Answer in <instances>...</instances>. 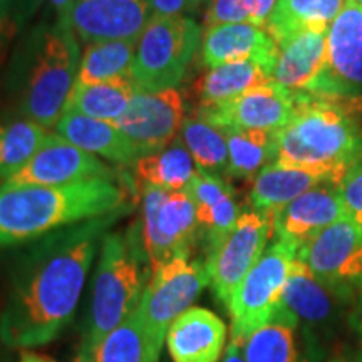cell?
<instances>
[{
  "label": "cell",
  "mask_w": 362,
  "mask_h": 362,
  "mask_svg": "<svg viewBox=\"0 0 362 362\" xmlns=\"http://www.w3.org/2000/svg\"><path fill=\"white\" fill-rule=\"evenodd\" d=\"M274 232L272 215L257 210L242 211L237 223L210 247L206 270L220 302L228 307L235 291L267 250Z\"/></svg>",
  "instance_id": "30bf717a"
},
{
  "label": "cell",
  "mask_w": 362,
  "mask_h": 362,
  "mask_svg": "<svg viewBox=\"0 0 362 362\" xmlns=\"http://www.w3.org/2000/svg\"><path fill=\"white\" fill-rule=\"evenodd\" d=\"M51 134L47 128L25 117L0 123V183L24 168Z\"/></svg>",
  "instance_id": "4dcf8cb0"
},
{
  "label": "cell",
  "mask_w": 362,
  "mask_h": 362,
  "mask_svg": "<svg viewBox=\"0 0 362 362\" xmlns=\"http://www.w3.org/2000/svg\"><path fill=\"white\" fill-rule=\"evenodd\" d=\"M79 64V44L71 25L56 21L33 27L8 71V90L22 117L56 128L78 83Z\"/></svg>",
  "instance_id": "277c9868"
},
{
  "label": "cell",
  "mask_w": 362,
  "mask_h": 362,
  "mask_svg": "<svg viewBox=\"0 0 362 362\" xmlns=\"http://www.w3.org/2000/svg\"><path fill=\"white\" fill-rule=\"evenodd\" d=\"M354 324L359 329L361 336H362V291H361V297H359V304H357L356 314H354Z\"/></svg>",
  "instance_id": "b9f144b4"
},
{
  "label": "cell",
  "mask_w": 362,
  "mask_h": 362,
  "mask_svg": "<svg viewBox=\"0 0 362 362\" xmlns=\"http://www.w3.org/2000/svg\"><path fill=\"white\" fill-rule=\"evenodd\" d=\"M124 214L66 226L21 253L0 314V339L7 347L44 346L67 327L104 235Z\"/></svg>",
  "instance_id": "6da1fadb"
},
{
  "label": "cell",
  "mask_w": 362,
  "mask_h": 362,
  "mask_svg": "<svg viewBox=\"0 0 362 362\" xmlns=\"http://www.w3.org/2000/svg\"><path fill=\"white\" fill-rule=\"evenodd\" d=\"M327 61V33L302 30L277 44L272 81L293 94L309 93Z\"/></svg>",
  "instance_id": "44dd1931"
},
{
  "label": "cell",
  "mask_w": 362,
  "mask_h": 362,
  "mask_svg": "<svg viewBox=\"0 0 362 362\" xmlns=\"http://www.w3.org/2000/svg\"><path fill=\"white\" fill-rule=\"evenodd\" d=\"M21 362H54V361L45 359V357H42V356L30 354V352H27V354L22 356V361Z\"/></svg>",
  "instance_id": "7bdbcfd3"
},
{
  "label": "cell",
  "mask_w": 362,
  "mask_h": 362,
  "mask_svg": "<svg viewBox=\"0 0 362 362\" xmlns=\"http://www.w3.org/2000/svg\"><path fill=\"white\" fill-rule=\"evenodd\" d=\"M54 129L56 134L74 146L94 156H103L116 165L129 166L139 160L138 151L115 123L93 119L76 112H64Z\"/></svg>",
  "instance_id": "7402d4cb"
},
{
  "label": "cell",
  "mask_w": 362,
  "mask_h": 362,
  "mask_svg": "<svg viewBox=\"0 0 362 362\" xmlns=\"http://www.w3.org/2000/svg\"><path fill=\"white\" fill-rule=\"evenodd\" d=\"M298 320L279 305L267 322L242 344L247 362H300L296 339Z\"/></svg>",
  "instance_id": "4316f807"
},
{
  "label": "cell",
  "mask_w": 362,
  "mask_h": 362,
  "mask_svg": "<svg viewBox=\"0 0 362 362\" xmlns=\"http://www.w3.org/2000/svg\"><path fill=\"white\" fill-rule=\"evenodd\" d=\"M344 216L339 183L327 181L275 210L272 226L277 240L296 243L300 248L307 240Z\"/></svg>",
  "instance_id": "e0dca14e"
},
{
  "label": "cell",
  "mask_w": 362,
  "mask_h": 362,
  "mask_svg": "<svg viewBox=\"0 0 362 362\" xmlns=\"http://www.w3.org/2000/svg\"><path fill=\"white\" fill-rule=\"evenodd\" d=\"M99 178L116 180V173L98 156L51 134L33 160L0 187H61Z\"/></svg>",
  "instance_id": "5bb4252c"
},
{
  "label": "cell",
  "mask_w": 362,
  "mask_h": 362,
  "mask_svg": "<svg viewBox=\"0 0 362 362\" xmlns=\"http://www.w3.org/2000/svg\"><path fill=\"white\" fill-rule=\"evenodd\" d=\"M346 0H279L264 29L275 44L302 30L327 33Z\"/></svg>",
  "instance_id": "d4e9b609"
},
{
  "label": "cell",
  "mask_w": 362,
  "mask_h": 362,
  "mask_svg": "<svg viewBox=\"0 0 362 362\" xmlns=\"http://www.w3.org/2000/svg\"><path fill=\"white\" fill-rule=\"evenodd\" d=\"M279 0H253V12H252V21L250 24L262 27L264 29L267 21L274 12L275 6H277Z\"/></svg>",
  "instance_id": "f35d334b"
},
{
  "label": "cell",
  "mask_w": 362,
  "mask_h": 362,
  "mask_svg": "<svg viewBox=\"0 0 362 362\" xmlns=\"http://www.w3.org/2000/svg\"><path fill=\"white\" fill-rule=\"evenodd\" d=\"M203 2L205 0H146V6L151 19H155V17H188V13L197 11Z\"/></svg>",
  "instance_id": "74e56055"
},
{
  "label": "cell",
  "mask_w": 362,
  "mask_h": 362,
  "mask_svg": "<svg viewBox=\"0 0 362 362\" xmlns=\"http://www.w3.org/2000/svg\"><path fill=\"white\" fill-rule=\"evenodd\" d=\"M310 94L362 98V6L346 0L327 30V61Z\"/></svg>",
  "instance_id": "4fadbf2b"
},
{
  "label": "cell",
  "mask_w": 362,
  "mask_h": 362,
  "mask_svg": "<svg viewBox=\"0 0 362 362\" xmlns=\"http://www.w3.org/2000/svg\"><path fill=\"white\" fill-rule=\"evenodd\" d=\"M136 93L131 78H119L98 84L76 83L64 112L93 117V119L115 123L128 110Z\"/></svg>",
  "instance_id": "83f0119b"
},
{
  "label": "cell",
  "mask_w": 362,
  "mask_h": 362,
  "mask_svg": "<svg viewBox=\"0 0 362 362\" xmlns=\"http://www.w3.org/2000/svg\"><path fill=\"white\" fill-rule=\"evenodd\" d=\"M351 297L352 293L322 282L304 262L296 259L288 270L280 305L298 322L320 325L330 322Z\"/></svg>",
  "instance_id": "d6986e66"
},
{
  "label": "cell",
  "mask_w": 362,
  "mask_h": 362,
  "mask_svg": "<svg viewBox=\"0 0 362 362\" xmlns=\"http://www.w3.org/2000/svg\"><path fill=\"white\" fill-rule=\"evenodd\" d=\"M296 243L277 240L264 252L242 280L228 304L232 317V341L242 346L247 337L262 327L282 300L288 270L297 259Z\"/></svg>",
  "instance_id": "ba28073f"
},
{
  "label": "cell",
  "mask_w": 362,
  "mask_h": 362,
  "mask_svg": "<svg viewBox=\"0 0 362 362\" xmlns=\"http://www.w3.org/2000/svg\"><path fill=\"white\" fill-rule=\"evenodd\" d=\"M297 259L327 285L349 293L362 291V228L346 216L307 240Z\"/></svg>",
  "instance_id": "8fae6325"
},
{
  "label": "cell",
  "mask_w": 362,
  "mask_h": 362,
  "mask_svg": "<svg viewBox=\"0 0 362 362\" xmlns=\"http://www.w3.org/2000/svg\"><path fill=\"white\" fill-rule=\"evenodd\" d=\"M296 94L272 81L270 84L247 90L242 96L214 110L198 112L221 129H250L277 133L292 119Z\"/></svg>",
  "instance_id": "9a60e30c"
},
{
  "label": "cell",
  "mask_w": 362,
  "mask_h": 362,
  "mask_svg": "<svg viewBox=\"0 0 362 362\" xmlns=\"http://www.w3.org/2000/svg\"><path fill=\"white\" fill-rule=\"evenodd\" d=\"M187 193L192 197L197 211L208 210V208L235 197L233 188L220 175L206 173L202 170H198L194 178L189 181Z\"/></svg>",
  "instance_id": "e575fe53"
},
{
  "label": "cell",
  "mask_w": 362,
  "mask_h": 362,
  "mask_svg": "<svg viewBox=\"0 0 362 362\" xmlns=\"http://www.w3.org/2000/svg\"><path fill=\"white\" fill-rule=\"evenodd\" d=\"M185 117V101L178 89H136L128 110L115 126L143 158L170 146L178 138Z\"/></svg>",
  "instance_id": "7c38bea8"
},
{
  "label": "cell",
  "mask_w": 362,
  "mask_h": 362,
  "mask_svg": "<svg viewBox=\"0 0 362 362\" xmlns=\"http://www.w3.org/2000/svg\"><path fill=\"white\" fill-rule=\"evenodd\" d=\"M117 211H128V193L115 180L0 187V247L35 242L66 226Z\"/></svg>",
  "instance_id": "3957f363"
},
{
  "label": "cell",
  "mask_w": 362,
  "mask_h": 362,
  "mask_svg": "<svg viewBox=\"0 0 362 362\" xmlns=\"http://www.w3.org/2000/svg\"><path fill=\"white\" fill-rule=\"evenodd\" d=\"M248 59L260 62L270 74L274 72L277 44L265 29L248 22L205 29L202 39V62L208 69Z\"/></svg>",
  "instance_id": "ac0fdd59"
},
{
  "label": "cell",
  "mask_w": 362,
  "mask_h": 362,
  "mask_svg": "<svg viewBox=\"0 0 362 362\" xmlns=\"http://www.w3.org/2000/svg\"><path fill=\"white\" fill-rule=\"evenodd\" d=\"M208 284L210 275L206 264L189 260V257H175L153 272L144 288L138 314L146 332L149 349L156 361H160L170 325L183 312L192 309V304Z\"/></svg>",
  "instance_id": "52a82bcc"
},
{
  "label": "cell",
  "mask_w": 362,
  "mask_h": 362,
  "mask_svg": "<svg viewBox=\"0 0 362 362\" xmlns=\"http://www.w3.org/2000/svg\"><path fill=\"white\" fill-rule=\"evenodd\" d=\"M223 362H247L245 357H243L242 347L237 346V344L230 342L228 349H226V354H225Z\"/></svg>",
  "instance_id": "60d3db41"
},
{
  "label": "cell",
  "mask_w": 362,
  "mask_h": 362,
  "mask_svg": "<svg viewBox=\"0 0 362 362\" xmlns=\"http://www.w3.org/2000/svg\"><path fill=\"white\" fill-rule=\"evenodd\" d=\"M272 74L260 62L235 61L208 69L198 84L200 111L214 110L221 104L242 96L247 90L270 84Z\"/></svg>",
  "instance_id": "cb8c5ba5"
},
{
  "label": "cell",
  "mask_w": 362,
  "mask_h": 362,
  "mask_svg": "<svg viewBox=\"0 0 362 362\" xmlns=\"http://www.w3.org/2000/svg\"><path fill=\"white\" fill-rule=\"evenodd\" d=\"M228 143L226 175L233 178L257 176L270 161H275V134L265 131L223 129Z\"/></svg>",
  "instance_id": "1f68e13d"
},
{
  "label": "cell",
  "mask_w": 362,
  "mask_h": 362,
  "mask_svg": "<svg viewBox=\"0 0 362 362\" xmlns=\"http://www.w3.org/2000/svg\"><path fill=\"white\" fill-rule=\"evenodd\" d=\"M226 341V325L202 307L183 312L166 332V347L173 362H218Z\"/></svg>",
  "instance_id": "ffe728a7"
},
{
  "label": "cell",
  "mask_w": 362,
  "mask_h": 362,
  "mask_svg": "<svg viewBox=\"0 0 362 362\" xmlns=\"http://www.w3.org/2000/svg\"><path fill=\"white\" fill-rule=\"evenodd\" d=\"M329 362H362V357H337Z\"/></svg>",
  "instance_id": "ee69618b"
},
{
  "label": "cell",
  "mask_w": 362,
  "mask_h": 362,
  "mask_svg": "<svg viewBox=\"0 0 362 362\" xmlns=\"http://www.w3.org/2000/svg\"><path fill=\"white\" fill-rule=\"evenodd\" d=\"M180 138L192 155L198 170L206 173H226L228 143L225 131L203 117L200 112L185 117Z\"/></svg>",
  "instance_id": "f546056e"
},
{
  "label": "cell",
  "mask_w": 362,
  "mask_h": 362,
  "mask_svg": "<svg viewBox=\"0 0 362 362\" xmlns=\"http://www.w3.org/2000/svg\"><path fill=\"white\" fill-rule=\"evenodd\" d=\"M51 2V6L54 8V12H56L59 22H62V24H69V17H71V12H72V7L76 6V2L78 0H49Z\"/></svg>",
  "instance_id": "ab89813d"
},
{
  "label": "cell",
  "mask_w": 362,
  "mask_h": 362,
  "mask_svg": "<svg viewBox=\"0 0 362 362\" xmlns=\"http://www.w3.org/2000/svg\"><path fill=\"white\" fill-rule=\"evenodd\" d=\"M198 228L197 206L187 189L143 188L141 242L151 274L175 257H189Z\"/></svg>",
  "instance_id": "9c48e42d"
},
{
  "label": "cell",
  "mask_w": 362,
  "mask_h": 362,
  "mask_svg": "<svg viewBox=\"0 0 362 362\" xmlns=\"http://www.w3.org/2000/svg\"><path fill=\"white\" fill-rule=\"evenodd\" d=\"M151 21L146 0H78L69 24L81 42L139 40Z\"/></svg>",
  "instance_id": "2e32d148"
},
{
  "label": "cell",
  "mask_w": 362,
  "mask_h": 362,
  "mask_svg": "<svg viewBox=\"0 0 362 362\" xmlns=\"http://www.w3.org/2000/svg\"><path fill=\"white\" fill-rule=\"evenodd\" d=\"M78 362H158L149 349L138 309Z\"/></svg>",
  "instance_id": "d6a6232c"
},
{
  "label": "cell",
  "mask_w": 362,
  "mask_h": 362,
  "mask_svg": "<svg viewBox=\"0 0 362 362\" xmlns=\"http://www.w3.org/2000/svg\"><path fill=\"white\" fill-rule=\"evenodd\" d=\"M202 27L192 17H155L138 40L131 81L139 90L176 89L198 47Z\"/></svg>",
  "instance_id": "8992f818"
},
{
  "label": "cell",
  "mask_w": 362,
  "mask_h": 362,
  "mask_svg": "<svg viewBox=\"0 0 362 362\" xmlns=\"http://www.w3.org/2000/svg\"><path fill=\"white\" fill-rule=\"evenodd\" d=\"M339 188L346 218L362 228V161L347 171Z\"/></svg>",
  "instance_id": "8d00e7d4"
},
{
  "label": "cell",
  "mask_w": 362,
  "mask_h": 362,
  "mask_svg": "<svg viewBox=\"0 0 362 362\" xmlns=\"http://www.w3.org/2000/svg\"><path fill=\"white\" fill-rule=\"evenodd\" d=\"M362 98L296 94L288 124L275 133V163L332 175L362 161Z\"/></svg>",
  "instance_id": "7a4b0ae2"
},
{
  "label": "cell",
  "mask_w": 362,
  "mask_h": 362,
  "mask_svg": "<svg viewBox=\"0 0 362 362\" xmlns=\"http://www.w3.org/2000/svg\"><path fill=\"white\" fill-rule=\"evenodd\" d=\"M352 2H356V4H359V6H362V0H352Z\"/></svg>",
  "instance_id": "f6af8a7d"
},
{
  "label": "cell",
  "mask_w": 362,
  "mask_h": 362,
  "mask_svg": "<svg viewBox=\"0 0 362 362\" xmlns=\"http://www.w3.org/2000/svg\"><path fill=\"white\" fill-rule=\"evenodd\" d=\"M252 12L253 0H208L203 25L210 29L223 24H250Z\"/></svg>",
  "instance_id": "d590c367"
},
{
  "label": "cell",
  "mask_w": 362,
  "mask_h": 362,
  "mask_svg": "<svg viewBox=\"0 0 362 362\" xmlns=\"http://www.w3.org/2000/svg\"><path fill=\"white\" fill-rule=\"evenodd\" d=\"M133 173L136 183L141 188L155 187L178 192L187 189L189 181L198 173V166L178 136L161 151L139 158L134 163Z\"/></svg>",
  "instance_id": "484cf974"
},
{
  "label": "cell",
  "mask_w": 362,
  "mask_h": 362,
  "mask_svg": "<svg viewBox=\"0 0 362 362\" xmlns=\"http://www.w3.org/2000/svg\"><path fill=\"white\" fill-rule=\"evenodd\" d=\"M327 181L341 185V181L334 178L332 175L305 168H296V166L279 165V163L274 161L267 165L253 178L250 203L253 210L272 215L275 210L293 202L300 194L319 187V185L327 183Z\"/></svg>",
  "instance_id": "603a6c76"
},
{
  "label": "cell",
  "mask_w": 362,
  "mask_h": 362,
  "mask_svg": "<svg viewBox=\"0 0 362 362\" xmlns=\"http://www.w3.org/2000/svg\"><path fill=\"white\" fill-rule=\"evenodd\" d=\"M146 285L143 253L134 233L104 235L78 356L89 354L138 309Z\"/></svg>",
  "instance_id": "5b68a950"
},
{
  "label": "cell",
  "mask_w": 362,
  "mask_h": 362,
  "mask_svg": "<svg viewBox=\"0 0 362 362\" xmlns=\"http://www.w3.org/2000/svg\"><path fill=\"white\" fill-rule=\"evenodd\" d=\"M44 0H0V64L13 39L34 19Z\"/></svg>",
  "instance_id": "836d02e7"
},
{
  "label": "cell",
  "mask_w": 362,
  "mask_h": 362,
  "mask_svg": "<svg viewBox=\"0 0 362 362\" xmlns=\"http://www.w3.org/2000/svg\"><path fill=\"white\" fill-rule=\"evenodd\" d=\"M138 40H110L86 45L81 56L78 83L98 84L131 78Z\"/></svg>",
  "instance_id": "f1b7e54d"
}]
</instances>
